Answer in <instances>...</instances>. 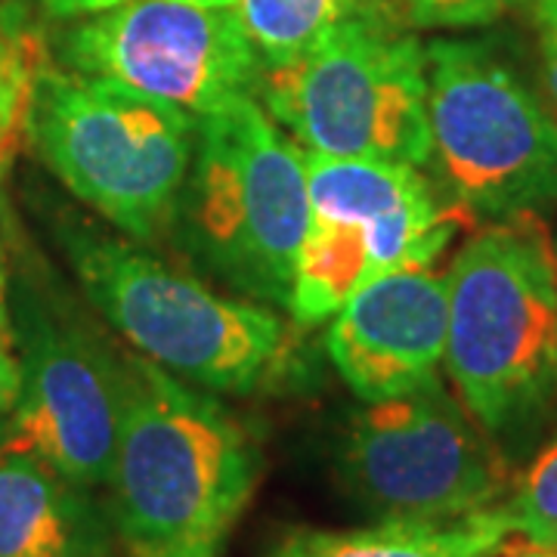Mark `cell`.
<instances>
[{
    "instance_id": "cell-1",
    "label": "cell",
    "mask_w": 557,
    "mask_h": 557,
    "mask_svg": "<svg viewBox=\"0 0 557 557\" xmlns=\"http://www.w3.org/2000/svg\"><path fill=\"white\" fill-rule=\"evenodd\" d=\"M260 480L251 431L218 394L127 357L112 527L131 557H218Z\"/></svg>"
},
{
    "instance_id": "cell-2",
    "label": "cell",
    "mask_w": 557,
    "mask_h": 557,
    "mask_svg": "<svg viewBox=\"0 0 557 557\" xmlns=\"http://www.w3.org/2000/svg\"><path fill=\"white\" fill-rule=\"evenodd\" d=\"M443 366L465 409L498 437L557 397V245L536 211L490 220L446 270Z\"/></svg>"
},
{
    "instance_id": "cell-3",
    "label": "cell",
    "mask_w": 557,
    "mask_h": 557,
    "mask_svg": "<svg viewBox=\"0 0 557 557\" xmlns=\"http://www.w3.org/2000/svg\"><path fill=\"white\" fill-rule=\"evenodd\" d=\"M189 258L267 307H288L310 226L304 149L258 97L201 115L174 223Z\"/></svg>"
},
{
    "instance_id": "cell-4",
    "label": "cell",
    "mask_w": 557,
    "mask_h": 557,
    "mask_svg": "<svg viewBox=\"0 0 557 557\" xmlns=\"http://www.w3.org/2000/svg\"><path fill=\"white\" fill-rule=\"evenodd\" d=\"M62 248L90 307L134 354L180 381L245 397L263 387L288 350V325L273 307L236 300L146 255L137 242L87 223L60 226Z\"/></svg>"
},
{
    "instance_id": "cell-5",
    "label": "cell",
    "mask_w": 557,
    "mask_h": 557,
    "mask_svg": "<svg viewBox=\"0 0 557 557\" xmlns=\"http://www.w3.org/2000/svg\"><path fill=\"white\" fill-rule=\"evenodd\" d=\"M22 131L62 186L131 242L174 223L196 156L193 112L40 62Z\"/></svg>"
},
{
    "instance_id": "cell-6",
    "label": "cell",
    "mask_w": 557,
    "mask_h": 557,
    "mask_svg": "<svg viewBox=\"0 0 557 557\" xmlns=\"http://www.w3.org/2000/svg\"><path fill=\"white\" fill-rule=\"evenodd\" d=\"M260 106L304 152L431 161L424 44L403 20H357L298 60L263 69Z\"/></svg>"
},
{
    "instance_id": "cell-7",
    "label": "cell",
    "mask_w": 557,
    "mask_h": 557,
    "mask_svg": "<svg viewBox=\"0 0 557 557\" xmlns=\"http://www.w3.org/2000/svg\"><path fill=\"white\" fill-rule=\"evenodd\" d=\"M431 156L465 211L502 220L557 199V115L486 40L434 38Z\"/></svg>"
},
{
    "instance_id": "cell-8",
    "label": "cell",
    "mask_w": 557,
    "mask_h": 557,
    "mask_svg": "<svg viewBox=\"0 0 557 557\" xmlns=\"http://www.w3.org/2000/svg\"><path fill=\"white\" fill-rule=\"evenodd\" d=\"M310 226L300 245L288 313L319 325L359 288L409 267H431L458 233L416 164L304 152Z\"/></svg>"
},
{
    "instance_id": "cell-9",
    "label": "cell",
    "mask_w": 557,
    "mask_h": 557,
    "mask_svg": "<svg viewBox=\"0 0 557 557\" xmlns=\"http://www.w3.org/2000/svg\"><path fill=\"white\" fill-rule=\"evenodd\" d=\"M347 493L379 520H453L498 505L505 465L446 384L366 403L338 449Z\"/></svg>"
},
{
    "instance_id": "cell-10",
    "label": "cell",
    "mask_w": 557,
    "mask_h": 557,
    "mask_svg": "<svg viewBox=\"0 0 557 557\" xmlns=\"http://www.w3.org/2000/svg\"><path fill=\"white\" fill-rule=\"evenodd\" d=\"M20 394L0 421V453L28 456L75 486L109 483L119 449L127 357L22 285L13 298Z\"/></svg>"
},
{
    "instance_id": "cell-11",
    "label": "cell",
    "mask_w": 557,
    "mask_h": 557,
    "mask_svg": "<svg viewBox=\"0 0 557 557\" xmlns=\"http://www.w3.org/2000/svg\"><path fill=\"white\" fill-rule=\"evenodd\" d=\"M62 69L109 81L196 119L258 97L263 62L233 7L124 0L75 16L57 44Z\"/></svg>"
},
{
    "instance_id": "cell-12",
    "label": "cell",
    "mask_w": 557,
    "mask_h": 557,
    "mask_svg": "<svg viewBox=\"0 0 557 557\" xmlns=\"http://www.w3.org/2000/svg\"><path fill=\"white\" fill-rule=\"evenodd\" d=\"M446 273L409 267L375 278L332 317L325 354L362 403L409 394L437 379L446 354Z\"/></svg>"
},
{
    "instance_id": "cell-13",
    "label": "cell",
    "mask_w": 557,
    "mask_h": 557,
    "mask_svg": "<svg viewBox=\"0 0 557 557\" xmlns=\"http://www.w3.org/2000/svg\"><path fill=\"white\" fill-rule=\"evenodd\" d=\"M112 518L84 486L28 456L0 453V557H109Z\"/></svg>"
},
{
    "instance_id": "cell-14",
    "label": "cell",
    "mask_w": 557,
    "mask_h": 557,
    "mask_svg": "<svg viewBox=\"0 0 557 557\" xmlns=\"http://www.w3.org/2000/svg\"><path fill=\"white\" fill-rule=\"evenodd\" d=\"M511 536L502 508L453 520L387 518L359 530H298L267 557H493Z\"/></svg>"
},
{
    "instance_id": "cell-15",
    "label": "cell",
    "mask_w": 557,
    "mask_h": 557,
    "mask_svg": "<svg viewBox=\"0 0 557 557\" xmlns=\"http://www.w3.org/2000/svg\"><path fill=\"white\" fill-rule=\"evenodd\" d=\"M236 16L263 69L298 60L335 28L357 20H406L403 0H236Z\"/></svg>"
},
{
    "instance_id": "cell-16",
    "label": "cell",
    "mask_w": 557,
    "mask_h": 557,
    "mask_svg": "<svg viewBox=\"0 0 557 557\" xmlns=\"http://www.w3.org/2000/svg\"><path fill=\"white\" fill-rule=\"evenodd\" d=\"M40 62L38 32L22 3L0 0V159L25 121Z\"/></svg>"
},
{
    "instance_id": "cell-17",
    "label": "cell",
    "mask_w": 557,
    "mask_h": 557,
    "mask_svg": "<svg viewBox=\"0 0 557 557\" xmlns=\"http://www.w3.org/2000/svg\"><path fill=\"white\" fill-rule=\"evenodd\" d=\"M498 508L511 536H523L530 548L557 552V437L539 453L511 498Z\"/></svg>"
},
{
    "instance_id": "cell-18",
    "label": "cell",
    "mask_w": 557,
    "mask_h": 557,
    "mask_svg": "<svg viewBox=\"0 0 557 557\" xmlns=\"http://www.w3.org/2000/svg\"><path fill=\"white\" fill-rule=\"evenodd\" d=\"M530 0H403L412 28H474L490 25Z\"/></svg>"
},
{
    "instance_id": "cell-19",
    "label": "cell",
    "mask_w": 557,
    "mask_h": 557,
    "mask_svg": "<svg viewBox=\"0 0 557 557\" xmlns=\"http://www.w3.org/2000/svg\"><path fill=\"white\" fill-rule=\"evenodd\" d=\"M539 32V57H542V84L548 106L557 115V0H530Z\"/></svg>"
},
{
    "instance_id": "cell-20",
    "label": "cell",
    "mask_w": 557,
    "mask_h": 557,
    "mask_svg": "<svg viewBox=\"0 0 557 557\" xmlns=\"http://www.w3.org/2000/svg\"><path fill=\"white\" fill-rule=\"evenodd\" d=\"M10 341L0 338V421L13 409L20 394V359L10 354Z\"/></svg>"
},
{
    "instance_id": "cell-21",
    "label": "cell",
    "mask_w": 557,
    "mask_h": 557,
    "mask_svg": "<svg viewBox=\"0 0 557 557\" xmlns=\"http://www.w3.org/2000/svg\"><path fill=\"white\" fill-rule=\"evenodd\" d=\"M40 7L57 16V20H75V16H87V13H100L124 0H38Z\"/></svg>"
},
{
    "instance_id": "cell-22",
    "label": "cell",
    "mask_w": 557,
    "mask_h": 557,
    "mask_svg": "<svg viewBox=\"0 0 557 557\" xmlns=\"http://www.w3.org/2000/svg\"><path fill=\"white\" fill-rule=\"evenodd\" d=\"M0 338L10 341V317H7V263L0 251Z\"/></svg>"
},
{
    "instance_id": "cell-23",
    "label": "cell",
    "mask_w": 557,
    "mask_h": 557,
    "mask_svg": "<svg viewBox=\"0 0 557 557\" xmlns=\"http://www.w3.org/2000/svg\"><path fill=\"white\" fill-rule=\"evenodd\" d=\"M193 3H205V7H236V0H193Z\"/></svg>"
},
{
    "instance_id": "cell-24",
    "label": "cell",
    "mask_w": 557,
    "mask_h": 557,
    "mask_svg": "<svg viewBox=\"0 0 557 557\" xmlns=\"http://www.w3.org/2000/svg\"><path fill=\"white\" fill-rule=\"evenodd\" d=\"M515 557H557V552H545V548H533V552H523Z\"/></svg>"
}]
</instances>
